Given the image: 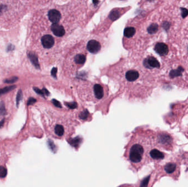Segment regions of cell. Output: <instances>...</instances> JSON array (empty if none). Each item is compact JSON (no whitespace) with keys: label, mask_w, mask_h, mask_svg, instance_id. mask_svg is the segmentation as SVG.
<instances>
[{"label":"cell","mask_w":188,"mask_h":187,"mask_svg":"<svg viewBox=\"0 0 188 187\" xmlns=\"http://www.w3.org/2000/svg\"><path fill=\"white\" fill-rule=\"evenodd\" d=\"M156 147L154 135H134L127 146V156L133 167L137 170L150 162V152Z\"/></svg>","instance_id":"cell-1"},{"label":"cell","mask_w":188,"mask_h":187,"mask_svg":"<svg viewBox=\"0 0 188 187\" xmlns=\"http://www.w3.org/2000/svg\"><path fill=\"white\" fill-rule=\"evenodd\" d=\"M156 146L159 149L173 150L174 148V138L166 132H160L155 136Z\"/></svg>","instance_id":"cell-2"},{"label":"cell","mask_w":188,"mask_h":187,"mask_svg":"<svg viewBox=\"0 0 188 187\" xmlns=\"http://www.w3.org/2000/svg\"><path fill=\"white\" fill-rule=\"evenodd\" d=\"M163 171L166 175L171 176L174 179L179 178L180 174V166L178 163L172 160L167 162L163 166Z\"/></svg>","instance_id":"cell-3"},{"label":"cell","mask_w":188,"mask_h":187,"mask_svg":"<svg viewBox=\"0 0 188 187\" xmlns=\"http://www.w3.org/2000/svg\"><path fill=\"white\" fill-rule=\"evenodd\" d=\"M157 147H154L150 152V161H157L160 162L161 160L165 159L167 154L162 151H161L158 149L156 148Z\"/></svg>","instance_id":"cell-4"},{"label":"cell","mask_w":188,"mask_h":187,"mask_svg":"<svg viewBox=\"0 0 188 187\" xmlns=\"http://www.w3.org/2000/svg\"><path fill=\"white\" fill-rule=\"evenodd\" d=\"M144 66L147 69H154V68H160V63L154 57H149L146 58L143 62Z\"/></svg>","instance_id":"cell-5"},{"label":"cell","mask_w":188,"mask_h":187,"mask_svg":"<svg viewBox=\"0 0 188 187\" xmlns=\"http://www.w3.org/2000/svg\"><path fill=\"white\" fill-rule=\"evenodd\" d=\"M51 30L53 34L57 37H62L66 34V31L62 25L58 23H53L51 26Z\"/></svg>","instance_id":"cell-6"},{"label":"cell","mask_w":188,"mask_h":187,"mask_svg":"<svg viewBox=\"0 0 188 187\" xmlns=\"http://www.w3.org/2000/svg\"><path fill=\"white\" fill-rule=\"evenodd\" d=\"M154 50L158 55L161 56L167 55L169 52L168 46L162 42H158L156 44L155 46Z\"/></svg>","instance_id":"cell-7"},{"label":"cell","mask_w":188,"mask_h":187,"mask_svg":"<svg viewBox=\"0 0 188 187\" xmlns=\"http://www.w3.org/2000/svg\"><path fill=\"white\" fill-rule=\"evenodd\" d=\"M86 48L91 53H97L101 49V44L96 40H91L88 42Z\"/></svg>","instance_id":"cell-8"},{"label":"cell","mask_w":188,"mask_h":187,"mask_svg":"<svg viewBox=\"0 0 188 187\" xmlns=\"http://www.w3.org/2000/svg\"><path fill=\"white\" fill-rule=\"evenodd\" d=\"M42 43L45 48L49 49L55 44V39L50 35H45L42 37Z\"/></svg>","instance_id":"cell-9"},{"label":"cell","mask_w":188,"mask_h":187,"mask_svg":"<svg viewBox=\"0 0 188 187\" xmlns=\"http://www.w3.org/2000/svg\"><path fill=\"white\" fill-rule=\"evenodd\" d=\"M48 17L50 22L53 23H58L61 19V14L55 9H51L48 13Z\"/></svg>","instance_id":"cell-10"},{"label":"cell","mask_w":188,"mask_h":187,"mask_svg":"<svg viewBox=\"0 0 188 187\" xmlns=\"http://www.w3.org/2000/svg\"><path fill=\"white\" fill-rule=\"evenodd\" d=\"M139 77L138 72L134 70H130L128 71L125 74V79L128 81L133 82L136 81Z\"/></svg>","instance_id":"cell-11"},{"label":"cell","mask_w":188,"mask_h":187,"mask_svg":"<svg viewBox=\"0 0 188 187\" xmlns=\"http://www.w3.org/2000/svg\"><path fill=\"white\" fill-rule=\"evenodd\" d=\"M95 96L98 99H102L104 96L103 88L99 84H95L94 86Z\"/></svg>","instance_id":"cell-12"},{"label":"cell","mask_w":188,"mask_h":187,"mask_svg":"<svg viewBox=\"0 0 188 187\" xmlns=\"http://www.w3.org/2000/svg\"><path fill=\"white\" fill-rule=\"evenodd\" d=\"M184 72V69L182 66H179L176 69H173L169 72V77L172 79H174L175 77L181 76L182 75L183 72Z\"/></svg>","instance_id":"cell-13"},{"label":"cell","mask_w":188,"mask_h":187,"mask_svg":"<svg viewBox=\"0 0 188 187\" xmlns=\"http://www.w3.org/2000/svg\"><path fill=\"white\" fill-rule=\"evenodd\" d=\"M74 61L75 63L77 65L81 66L85 63L86 61V56L84 54L79 53L77 55H75L74 57Z\"/></svg>","instance_id":"cell-14"},{"label":"cell","mask_w":188,"mask_h":187,"mask_svg":"<svg viewBox=\"0 0 188 187\" xmlns=\"http://www.w3.org/2000/svg\"><path fill=\"white\" fill-rule=\"evenodd\" d=\"M55 133L59 137H62L65 133V129L63 126L60 124L56 125L55 127Z\"/></svg>","instance_id":"cell-15"},{"label":"cell","mask_w":188,"mask_h":187,"mask_svg":"<svg viewBox=\"0 0 188 187\" xmlns=\"http://www.w3.org/2000/svg\"><path fill=\"white\" fill-rule=\"evenodd\" d=\"M136 29L134 27H127L124 31V35L127 38H131L136 34Z\"/></svg>","instance_id":"cell-16"},{"label":"cell","mask_w":188,"mask_h":187,"mask_svg":"<svg viewBox=\"0 0 188 187\" xmlns=\"http://www.w3.org/2000/svg\"><path fill=\"white\" fill-rule=\"evenodd\" d=\"M158 30V25L156 23L151 24L147 29L148 33L151 35L156 33L157 32Z\"/></svg>","instance_id":"cell-17"},{"label":"cell","mask_w":188,"mask_h":187,"mask_svg":"<svg viewBox=\"0 0 188 187\" xmlns=\"http://www.w3.org/2000/svg\"><path fill=\"white\" fill-rule=\"evenodd\" d=\"M28 56L29 58L31 59L32 63L35 66H36L37 68H39V65L38 64V58L36 57V55L33 53L30 52L28 53Z\"/></svg>","instance_id":"cell-18"},{"label":"cell","mask_w":188,"mask_h":187,"mask_svg":"<svg viewBox=\"0 0 188 187\" xmlns=\"http://www.w3.org/2000/svg\"><path fill=\"white\" fill-rule=\"evenodd\" d=\"M16 87V86L13 85L11 86H8L6 87L5 88H1L0 89V96L2 95L3 94H6L7 92H9V91H12L13 90H14Z\"/></svg>","instance_id":"cell-19"},{"label":"cell","mask_w":188,"mask_h":187,"mask_svg":"<svg viewBox=\"0 0 188 187\" xmlns=\"http://www.w3.org/2000/svg\"><path fill=\"white\" fill-rule=\"evenodd\" d=\"M182 162L188 168V152H185L182 155Z\"/></svg>","instance_id":"cell-20"},{"label":"cell","mask_w":188,"mask_h":187,"mask_svg":"<svg viewBox=\"0 0 188 187\" xmlns=\"http://www.w3.org/2000/svg\"><path fill=\"white\" fill-rule=\"evenodd\" d=\"M7 171L6 168L3 166H0V177L4 178L6 177Z\"/></svg>","instance_id":"cell-21"},{"label":"cell","mask_w":188,"mask_h":187,"mask_svg":"<svg viewBox=\"0 0 188 187\" xmlns=\"http://www.w3.org/2000/svg\"><path fill=\"white\" fill-rule=\"evenodd\" d=\"M6 114L5 104L2 101L0 103V115H4Z\"/></svg>","instance_id":"cell-22"},{"label":"cell","mask_w":188,"mask_h":187,"mask_svg":"<svg viewBox=\"0 0 188 187\" xmlns=\"http://www.w3.org/2000/svg\"><path fill=\"white\" fill-rule=\"evenodd\" d=\"M181 11V16L183 18H185V17L188 16V9L185 8H180Z\"/></svg>","instance_id":"cell-23"},{"label":"cell","mask_w":188,"mask_h":187,"mask_svg":"<svg viewBox=\"0 0 188 187\" xmlns=\"http://www.w3.org/2000/svg\"><path fill=\"white\" fill-rule=\"evenodd\" d=\"M23 98V94L21 90H20L18 91V93L17 94V105L18 106L19 103H20V101Z\"/></svg>","instance_id":"cell-24"},{"label":"cell","mask_w":188,"mask_h":187,"mask_svg":"<svg viewBox=\"0 0 188 187\" xmlns=\"http://www.w3.org/2000/svg\"><path fill=\"white\" fill-rule=\"evenodd\" d=\"M17 80H18V77H12L11 79L5 80L4 82L5 83H15Z\"/></svg>","instance_id":"cell-25"},{"label":"cell","mask_w":188,"mask_h":187,"mask_svg":"<svg viewBox=\"0 0 188 187\" xmlns=\"http://www.w3.org/2000/svg\"><path fill=\"white\" fill-rule=\"evenodd\" d=\"M162 27L163 29L165 30H168L169 28H170V26H171V23H169L168 22H164L163 23V24H162Z\"/></svg>","instance_id":"cell-26"},{"label":"cell","mask_w":188,"mask_h":187,"mask_svg":"<svg viewBox=\"0 0 188 187\" xmlns=\"http://www.w3.org/2000/svg\"><path fill=\"white\" fill-rule=\"evenodd\" d=\"M119 12L117 11L113 12L112 13V14H111V18H114V19H116L117 18L119 17Z\"/></svg>","instance_id":"cell-27"},{"label":"cell","mask_w":188,"mask_h":187,"mask_svg":"<svg viewBox=\"0 0 188 187\" xmlns=\"http://www.w3.org/2000/svg\"><path fill=\"white\" fill-rule=\"evenodd\" d=\"M35 102H36V99H34L33 98H31L28 100V105L33 104Z\"/></svg>","instance_id":"cell-28"},{"label":"cell","mask_w":188,"mask_h":187,"mask_svg":"<svg viewBox=\"0 0 188 187\" xmlns=\"http://www.w3.org/2000/svg\"><path fill=\"white\" fill-rule=\"evenodd\" d=\"M119 187H131V185H127V184H125V185H121V186H120Z\"/></svg>","instance_id":"cell-29"},{"label":"cell","mask_w":188,"mask_h":187,"mask_svg":"<svg viewBox=\"0 0 188 187\" xmlns=\"http://www.w3.org/2000/svg\"><path fill=\"white\" fill-rule=\"evenodd\" d=\"M3 122H4V120H2V121L0 122V128L2 126V125H3Z\"/></svg>","instance_id":"cell-30"},{"label":"cell","mask_w":188,"mask_h":187,"mask_svg":"<svg viewBox=\"0 0 188 187\" xmlns=\"http://www.w3.org/2000/svg\"></svg>","instance_id":"cell-31"}]
</instances>
